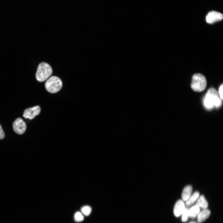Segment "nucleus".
<instances>
[{"label":"nucleus","instance_id":"f257e3e1","mask_svg":"<svg viewBox=\"0 0 223 223\" xmlns=\"http://www.w3.org/2000/svg\"><path fill=\"white\" fill-rule=\"evenodd\" d=\"M222 103L221 99L219 97L216 90L214 88L209 89L206 94L204 100V104L208 108H210L215 106L219 107Z\"/></svg>","mask_w":223,"mask_h":223},{"label":"nucleus","instance_id":"f03ea898","mask_svg":"<svg viewBox=\"0 0 223 223\" xmlns=\"http://www.w3.org/2000/svg\"><path fill=\"white\" fill-rule=\"evenodd\" d=\"M52 68L48 63L42 62L39 65L36 74V79L39 82L46 80L52 75Z\"/></svg>","mask_w":223,"mask_h":223},{"label":"nucleus","instance_id":"7ed1b4c3","mask_svg":"<svg viewBox=\"0 0 223 223\" xmlns=\"http://www.w3.org/2000/svg\"><path fill=\"white\" fill-rule=\"evenodd\" d=\"M207 80L205 77L200 73H196L192 77L191 87L195 92H201L204 90L207 85Z\"/></svg>","mask_w":223,"mask_h":223},{"label":"nucleus","instance_id":"20e7f679","mask_svg":"<svg viewBox=\"0 0 223 223\" xmlns=\"http://www.w3.org/2000/svg\"><path fill=\"white\" fill-rule=\"evenodd\" d=\"M62 86V82L58 77L53 76L46 81L45 87L46 90L51 93H55L60 90Z\"/></svg>","mask_w":223,"mask_h":223},{"label":"nucleus","instance_id":"39448f33","mask_svg":"<svg viewBox=\"0 0 223 223\" xmlns=\"http://www.w3.org/2000/svg\"><path fill=\"white\" fill-rule=\"evenodd\" d=\"M14 131L16 133L21 134L25 131L26 125L24 121L21 118L16 119L13 124Z\"/></svg>","mask_w":223,"mask_h":223},{"label":"nucleus","instance_id":"423d86ee","mask_svg":"<svg viewBox=\"0 0 223 223\" xmlns=\"http://www.w3.org/2000/svg\"><path fill=\"white\" fill-rule=\"evenodd\" d=\"M40 112L41 108L39 106H35L26 109L24 111L23 116L25 118L31 120L39 114Z\"/></svg>","mask_w":223,"mask_h":223},{"label":"nucleus","instance_id":"0eeeda50","mask_svg":"<svg viewBox=\"0 0 223 223\" xmlns=\"http://www.w3.org/2000/svg\"><path fill=\"white\" fill-rule=\"evenodd\" d=\"M223 18V15L221 13L212 11L208 13L206 16V20L207 23L212 24L221 20Z\"/></svg>","mask_w":223,"mask_h":223},{"label":"nucleus","instance_id":"6e6552de","mask_svg":"<svg viewBox=\"0 0 223 223\" xmlns=\"http://www.w3.org/2000/svg\"><path fill=\"white\" fill-rule=\"evenodd\" d=\"M185 208V205L183 200H179L176 203L173 209L175 216L178 217L182 214Z\"/></svg>","mask_w":223,"mask_h":223},{"label":"nucleus","instance_id":"1a4fd4ad","mask_svg":"<svg viewBox=\"0 0 223 223\" xmlns=\"http://www.w3.org/2000/svg\"><path fill=\"white\" fill-rule=\"evenodd\" d=\"M210 213V211L207 209L200 212L197 217L198 222L201 223L205 221L209 217Z\"/></svg>","mask_w":223,"mask_h":223},{"label":"nucleus","instance_id":"9d476101","mask_svg":"<svg viewBox=\"0 0 223 223\" xmlns=\"http://www.w3.org/2000/svg\"><path fill=\"white\" fill-rule=\"evenodd\" d=\"M192 187L191 185L186 186L182 193V198L183 201H186L190 196L192 191Z\"/></svg>","mask_w":223,"mask_h":223},{"label":"nucleus","instance_id":"9b49d317","mask_svg":"<svg viewBox=\"0 0 223 223\" xmlns=\"http://www.w3.org/2000/svg\"><path fill=\"white\" fill-rule=\"evenodd\" d=\"M200 212V208L195 204L189 209V216L192 218H195L197 217Z\"/></svg>","mask_w":223,"mask_h":223},{"label":"nucleus","instance_id":"f8f14e48","mask_svg":"<svg viewBox=\"0 0 223 223\" xmlns=\"http://www.w3.org/2000/svg\"><path fill=\"white\" fill-rule=\"evenodd\" d=\"M200 208L203 209H207L208 206V203L203 195H202L199 197L196 204Z\"/></svg>","mask_w":223,"mask_h":223},{"label":"nucleus","instance_id":"ddd939ff","mask_svg":"<svg viewBox=\"0 0 223 223\" xmlns=\"http://www.w3.org/2000/svg\"><path fill=\"white\" fill-rule=\"evenodd\" d=\"M199 196V192L198 191L195 192L186 201V205L189 206L192 204L197 200Z\"/></svg>","mask_w":223,"mask_h":223},{"label":"nucleus","instance_id":"4468645a","mask_svg":"<svg viewBox=\"0 0 223 223\" xmlns=\"http://www.w3.org/2000/svg\"><path fill=\"white\" fill-rule=\"evenodd\" d=\"M181 215H182V221L184 222H186L189 217V209L187 208H185Z\"/></svg>","mask_w":223,"mask_h":223},{"label":"nucleus","instance_id":"2eb2a0df","mask_svg":"<svg viewBox=\"0 0 223 223\" xmlns=\"http://www.w3.org/2000/svg\"><path fill=\"white\" fill-rule=\"evenodd\" d=\"M82 212L85 215H89L91 212V208L89 206H85L83 207L81 209Z\"/></svg>","mask_w":223,"mask_h":223},{"label":"nucleus","instance_id":"dca6fc26","mask_svg":"<svg viewBox=\"0 0 223 223\" xmlns=\"http://www.w3.org/2000/svg\"><path fill=\"white\" fill-rule=\"evenodd\" d=\"M74 218L75 221L80 222L84 220V216L81 212H77L75 213Z\"/></svg>","mask_w":223,"mask_h":223},{"label":"nucleus","instance_id":"f3484780","mask_svg":"<svg viewBox=\"0 0 223 223\" xmlns=\"http://www.w3.org/2000/svg\"><path fill=\"white\" fill-rule=\"evenodd\" d=\"M223 84H222L220 86L218 90V94L220 98L222 100L223 99Z\"/></svg>","mask_w":223,"mask_h":223},{"label":"nucleus","instance_id":"a211bd4d","mask_svg":"<svg viewBox=\"0 0 223 223\" xmlns=\"http://www.w3.org/2000/svg\"><path fill=\"white\" fill-rule=\"evenodd\" d=\"M5 137V134L2 127L0 125V139H3Z\"/></svg>","mask_w":223,"mask_h":223},{"label":"nucleus","instance_id":"6ab92c4d","mask_svg":"<svg viewBox=\"0 0 223 223\" xmlns=\"http://www.w3.org/2000/svg\"><path fill=\"white\" fill-rule=\"evenodd\" d=\"M190 223H196L194 222H190Z\"/></svg>","mask_w":223,"mask_h":223}]
</instances>
